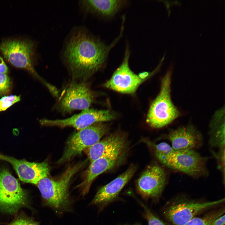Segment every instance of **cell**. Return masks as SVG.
I'll return each instance as SVG.
<instances>
[{"mask_svg": "<svg viewBox=\"0 0 225 225\" xmlns=\"http://www.w3.org/2000/svg\"><path fill=\"white\" fill-rule=\"evenodd\" d=\"M118 38L107 45L84 28L72 30L61 52L62 60L72 78L85 81L99 70Z\"/></svg>", "mask_w": 225, "mask_h": 225, "instance_id": "cell-1", "label": "cell"}, {"mask_svg": "<svg viewBox=\"0 0 225 225\" xmlns=\"http://www.w3.org/2000/svg\"><path fill=\"white\" fill-rule=\"evenodd\" d=\"M171 74L170 68L163 77L160 92L152 102L148 112L146 122L152 128L163 127L180 116L179 112L171 100Z\"/></svg>", "mask_w": 225, "mask_h": 225, "instance_id": "cell-2", "label": "cell"}, {"mask_svg": "<svg viewBox=\"0 0 225 225\" xmlns=\"http://www.w3.org/2000/svg\"><path fill=\"white\" fill-rule=\"evenodd\" d=\"M81 164L69 168L57 180L45 178L37 185L42 197L48 206L57 210H67L71 202L68 188L72 177L81 167Z\"/></svg>", "mask_w": 225, "mask_h": 225, "instance_id": "cell-3", "label": "cell"}, {"mask_svg": "<svg viewBox=\"0 0 225 225\" xmlns=\"http://www.w3.org/2000/svg\"><path fill=\"white\" fill-rule=\"evenodd\" d=\"M27 201V193L17 179L7 169L0 168V210L14 213Z\"/></svg>", "mask_w": 225, "mask_h": 225, "instance_id": "cell-4", "label": "cell"}, {"mask_svg": "<svg viewBox=\"0 0 225 225\" xmlns=\"http://www.w3.org/2000/svg\"><path fill=\"white\" fill-rule=\"evenodd\" d=\"M33 49V42L28 40H9L3 42L0 45V50L4 57L12 64L27 70L49 88L51 84L38 75L33 67L32 62Z\"/></svg>", "mask_w": 225, "mask_h": 225, "instance_id": "cell-5", "label": "cell"}, {"mask_svg": "<svg viewBox=\"0 0 225 225\" xmlns=\"http://www.w3.org/2000/svg\"><path fill=\"white\" fill-rule=\"evenodd\" d=\"M108 130L107 125L98 122L74 133L68 141L65 150L57 163L64 162L80 154L85 148L100 141Z\"/></svg>", "mask_w": 225, "mask_h": 225, "instance_id": "cell-6", "label": "cell"}, {"mask_svg": "<svg viewBox=\"0 0 225 225\" xmlns=\"http://www.w3.org/2000/svg\"><path fill=\"white\" fill-rule=\"evenodd\" d=\"M207 159L193 149L175 150L167 158L165 165L193 177L207 175Z\"/></svg>", "mask_w": 225, "mask_h": 225, "instance_id": "cell-7", "label": "cell"}, {"mask_svg": "<svg viewBox=\"0 0 225 225\" xmlns=\"http://www.w3.org/2000/svg\"><path fill=\"white\" fill-rule=\"evenodd\" d=\"M129 56L130 52L127 48L122 63L105 83L106 87L122 93L132 94L149 75L147 72L139 75L134 73L129 66Z\"/></svg>", "mask_w": 225, "mask_h": 225, "instance_id": "cell-8", "label": "cell"}, {"mask_svg": "<svg viewBox=\"0 0 225 225\" xmlns=\"http://www.w3.org/2000/svg\"><path fill=\"white\" fill-rule=\"evenodd\" d=\"M84 81L71 82L65 89L58 104L60 111L68 113L77 110L89 108L94 99V94Z\"/></svg>", "mask_w": 225, "mask_h": 225, "instance_id": "cell-9", "label": "cell"}, {"mask_svg": "<svg viewBox=\"0 0 225 225\" xmlns=\"http://www.w3.org/2000/svg\"><path fill=\"white\" fill-rule=\"evenodd\" d=\"M224 198L203 202L193 201H177L163 212L165 218L173 225H185L199 213L224 202Z\"/></svg>", "mask_w": 225, "mask_h": 225, "instance_id": "cell-10", "label": "cell"}, {"mask_svg": "<svg viewBox=\"0 0 225 225\" xmlns=\"http://www.w3.org/2000/svg\"><path fill=\"white\" fill-rule=\"evenodd\" d=\"M114 118L115 115L109 110L88 108L67 118L54 120L44 119L41 120V123L42 125L48 126L72 127L79 131L95 123L110 121Z\"/></svg>", "mask_w": 225, "mask_h": 225, "instance_id": "cell-11", "label": "cell"}, {"mask_svg": "<svg viewBox=\"0 0 225 225\" xmlns=\"http://www.w3.org/2000/svg\"><path fill=\"white\" fill-rule=\"evenodd\" d=\"M164 170L157 165L149 166L138 178V190L143 198L155 199L161 195L166 182Z\"/></svg>", "mask_w": 225, "mask_h": 225, "instance_id": "cell-12", "label": "cell"}, {"mask_svg": "<svg viewBox=\"0 0 225 225\" xmlns=\"http://www.w3.org/2000/svg\"><path fill=\"white\" fill-rule=\"evenodd\" d=\"M0 160L9 162L20 179L25 182L37 185L41 179L48 177L49 174V167L46 161L40 163L31 162L0 153Z\"/></svg>", "mask_w": 225, "mask_h": 225, "instance_id": "cell-13", "label": "cell"}, {"mask_svg": "<svg viewBox=\"0 0 225 225\" xmlns=\"http://www.w3.org/2000/svg\"><path fill=\"white\" fill-rule=\"evenodd\" d=\"M126 146L105 154L90 163L86 179L80 185L82 187V195L88 192L92 183L98 176L113 168L123 161L125 155Z\"/></svg>", "mask_w": 225, "mask_h": 225, "instance_id": "cell-14", "label": "cell"}, {"mask_svg": "<svg viewBox=\"0 0 225 225\" xmlns=\"http://www.w3.org/2000/svg\"><path fill=\"white\" fill-rule=\"evenodd\" d=\"M136 169L135 165H132L124 172L101 187L92 199V204L103 207L115 201L122 189L131 178Z\"/></svg>", "mask_w": 225, "mask_h": 225, "instance_id": "cell-15", "label": "cell"}, {"mask_svg": "<svg viewBox=\"0 0 225 225\" xmlns=\"http://www.w3.org/2000/svg\"><path fill=\"white\" fill-rule=\"evenodd\" d=\"M168 138L174 150L193 149L202 142L201 134L192 126L182 127L171 131Z\"/></svg>", "mask_w": 225, "mask_h": 225, "instance_id": "cell-16", "label": "cell"}, {"mask_svg": "<svg viewBox=\"0 0 225 225\" xmlns=\"http://www.w3.org/2000/svg\"><path fill=\"white\" fill-rule=\"evenodd\" d=\"M124 1L118 0H84L79 2L81 9L86 13L111 17L115 14Z\"/></svg>", "mask_w": 225, "mask_h": 225, "instance_id": "cell-17", "label": "cell"}, {"mask_svg": "<svg viewBox=\"0 0 225 225\" xmlns=\"http://www.w3.org/2000/svg\"><path fill=\"white\" fill-rule=\"evenodd\" d=\"M127 145L125 138L122 134L117 133L108 136L89 148L88 156L90 163L104 154Z\"/></svg>", "mask_w": 225, "mask_h": 225, "instance_id": "cell-18", "label": "cell"}, {"mask_svg": "<svg viewBox=\"0 0 225 225\" xmlns=\"http://www.w3.org/2000/svg\"><path fill=\"white\" fill-rule=\"evenodd\" d=\"M210 145L220 149L225 148L224 108L215 114L210 124Z\"/></svg>", "mask_w": 225, "mask_h": 225, "instance_id": "cell-19", "label": "cell"}, {"mask_svg": "<svg viewBox=\"0 0 225 225\" xmlns=\"http://www.w3.org/2000/svg\"><path fill=\"white\" fill-rule=\"evenodd\" d=\"M155 150L156 157L164 165L167 158L175 151L171 146L165 142H162L156 145Z\"/></svg>", "mask_w": 225, "mask_h": 225, "instance_id": "cell-20", "label": "cell"}, {"mask_svg": "<svg viewBox=\"0 0 225 225\" xmlns=\"http://www.w3.org/2000/svg\"><path fill=\"white\" fill-rule=\"evenodd\" d=\"M225 211L210 213L202 218L194 217L185 225H211L216 219L224 214Z\"/></svg>", "mask_w": 225, "mask_h": 225, "instance_id": "cell-21", "label": "cell"}, {"mask_svg": "<svg viewBox=\"0 0 225 225\" xmlns=\"http://www.w3.org/2000/svg\"><path fill=\"white\" fill-rule=\"evenodd\" d=\"M20 100V96L12 95L4 96L0 99V112L6 110Z\"/></svg>", "mask_w": 225, "mask_h": 225, "instance_id": "cell-22", "label": "cell"}, {"mask_svg": "<svg viewBox=\"0 0 225 225\" xmlns=\"http://www.w3.org/2000/svg\"><path fill=\"white\" fill-rule=\"evenodd\" d=\"M142 205L144 209V216L148 225H168L156 217L145 206Z\"/></svg>", "mask_w": 225, "mask_h": 225, "instance_id": "cell-23", "label": "cell"}, {"mask_svg": "<svg viewBox=\"0 0 225 225\" xmlns=\"http://www.w3.org/2000/svg\"><path fill=\"white\" fill-rule=\"evenodd\" d=\"M10 80L6 74L0 73V97L5 95L9 91Z\"/></svg>", "mask_w": 225, "mask_h": 225, "instance_id": "cell-24", "label": "cell"}, {"mask_svg": "<svg viewBox=\"0 0 225 225\" xmlns=\"http://www.w3.org/2000/svg\"><path fill=\"white\" fill-rule=\"evenodd\" d=\"M9 225H39L37 223L30 219L18 218L10 223Z\"/></svg>", "mask_w": 225, "mask_h": 225, "instance_id": "cell-25", "label": "cell"}, {"mask_svg": "<svg viewBox=\"0 0 225 225\" xmlns=\"http://www.w3.org/2000/svg\"><path fill=\"white\" fill-rule=\"evenodd\" d=\"M217 158L218 160V167L222 171L224 175V166H225V148L221 149L217 155Z\"/></svg>", "mask_w": 225, "mask_h": 225, "instance_id": "cell-26", "label": "cell"}, {"mask_svg": "<svg viewBox=\"0 0 225 225\" xmlns=\"http://www.w3.org/2000/svg\"><path fill=\"white\" fill-rule=\"evenodd\" d=\"M225 218L224 214H223L215 219L211 225H224Z\"/></svg>", "mask_w": 225, "mask_h": 225, "instance_id": "cell-27", "label": "cell"}, {"mask_svg": "<svg viewBox=\"0 0 225 225\" xmlns=\"http://www.w3.org/2000/svg\"><path fill=\"white\" fill-rule=\"evenodd\" d=\"M8 71V67L2 58L0 56V73L5 74Z\"/></svg>", "mask_w": 225, "mask_h": 225, "instance_id": "cell-28", "label": "cell"}, {"mask_svg": "<svg viewBox=\"0 0 225 225\" xmlns=\"http://www.w3.org/2000/svg\"></svg>", "mask_w": 225, "mask_h": 225, "instance_id": "cell-29", "label": "cell"}]
</instances>
